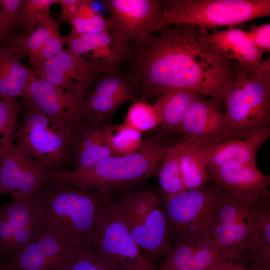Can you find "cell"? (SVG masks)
Wrapping results in <instances>:
<instances>
[{
  "label": "cell",
  "mask_w": 270,
  "mask_h": 270,
  "mask_svg": "<svg viewBox=\"0 0 270 270\" xmlns=\"http://www.w3.org/2000/svg\"><path fill=\"white\" fill-rule=\"evenodd\" d=\"M64 43L68 49L83 56L91 52L92 60L100 62L104 73L108 74L121 70L130 52V44L116 43L110 32L77 34L70 32L62 36Z\"/></svg>",
  "instance_id": "cell-19"
},
{
  "label": "cell",
  "mask_w": 270,
  "mask_h": 270,
  "mask_svg": "<svg viewBox=\"0 0 270 270\" xmlns=\"http://www.w3.org/2000/svg\"><path fill=\"white\" fill-rule=\"evenodd\" d=\"M156 176L165 196H170L186 190L178 162V150L175 144L159 165Z\"/></svg>",
  "instance_id": "cell-29"
},
{
  "label": "cell",
  "mask_w": 270,
  "mask_h": 270,
  "mask_svg": "<svg viewBox=\"0 0 270 270\" xmlns=\"http://www.w3.org/2000/svg\"><path fill=\"white\" fill-rule=\"evenodd\" d=\"M270 136V128L244 139L230 138L214 144L198 146L207 168L238 163L256 166V156L261 146Z\"/></svg>",
  "instance_id": "cell-20"
},
{
  "label": "cell",
  "mask_w": 270,
  "mask_h": 270,
  "mask_svg": "<svg viewBox=\"0 0 270 270\" xmlns=\"http://www.w3.org/2000/svg\"><path fill=\"white\" fill-rule=\"evenodd\" d=\"M52 170L14 146L0 154V195L36 193L53 180Z\"/></svg>",
  "instance_id": "cell-16"
},
{
  "label": "cell",
  "mask_w": 270,
  "mask_h": 270,
  "mask_svg": "<svg viewBox=\"0 0 270 270\" xmlns=\"http://www.w3.org/2000/svg\"><path fill=\"white\" fill-rule=\"evenodd\" d=\"M102 126L80 122L72 129L74 140L71 164L73 170L88 169L114 156L104 140Z\"/></svg>",
  "instance_id": "cell-22"
},
{
  "label": "cell",
  "mask_w": 270,
  "mask_h": 270,
  "mask_svg": "<svg viewBox=\"0 0 270 270\" xmlns=\"http://www.w3.org/2000/svg\"><path fill=\"white\" fill-rule=\"evenodd\" d=\"M163 12L152 34L176 24L196 26L201 33L270 16V0H160Z\"/></svg>",
  "instance_id": "cell-6"
},
{
  "label": "cell",
  "mask_w": 270,
  "mask_h": 270,
  "mask_svg": "<svg viewBox=\"0 0 270 270\" xmlns=\"http://www.w3.org/2000/svg\"><path fill=\"white\" fill-rule=\"evenodd\" d=\"M64 40L59 30L54 32L45 44L29 59L32 68L39 67L62 52Z\"/></svg>",
  "instance_id": "cell-36"
},
{
  "label": "cell",
  "mask_w": 270,
  "mask_h": 270,
  "mask_svg": "<svg viewBox=\"0 0 270 270\" xmlns=\"http://www.w3.org/2000/svg\"><path fill=\"white\" fill-rule=\"evenodd\" d=\"M93 92L83 101L80 122L106 125L122 105L140 99L131 79L122 70L103 74L96 79Z\"/></svg>",
  "instance_id": "cell-12"
},
{
  "label": "cell",
  "mask_w": 270,
  "mask_h": 270,
  "mask_svg": "<svg viewBox=\"0 0 270 270\" xmlns=\"http://www.w3.org/2000/svg\"><path fill=\"white\" fill-rule=\"evenodd\" d=\"M196 244H177L165 256L158 270H178L190 263L196 248Z\"/></svg>",
  "instance_id": "cell-35"
},
{
  "label": "cell",
  "mask_w": 270,
  "mask_h": 270,
  "mask_svg": "<svg viewBox=\"0 0 270 270\" xmlns=\"http://www.w3.org/2000/svg\"><path fill=\"white\" fill-rule=\"evenodd\" d=\"M248 34L256 46L265 52L270 51V24H254L248 28Z\"/></svg>",
  "instance_id": "cell-39"
},
{
  "label": "cell",
  "mask_w": 270,
  "mask_h": 270,
  "mask_svg": "<svg viewBox=\"0 0 270 270\" xmlns=\"http://www.w3.org/2000/svg\"><path fill=\"white\" fill-rule=\"evenodd\" d=\"M58 0H22L16 22V26H21L26 36H30L35 30L39 16L50 12L51 6L58 3Z\"/></svg>",
  "instance_id": "cell-34"
},
{
  "label": "cell",
  "mask_w": 270,
  "mask_h": 270,
  "mask_svg": "<svg viewBox=\"0 0 270 270\" xmlns=\"http://www.w3.org/2000/svg\"><path fill=\"white\" fill-rule=\"evenodd\" d=\"M235 78L222 103L231 138H248L270 128V58L247 69L234 61Z\"/></svg>",
  "instance_id": "cell-4"
},
{
  "label": "cell",
  "mask_w": 270,
  "mask_h": 270,
  "mask_svg": "<svg viewBox=\"0 0 270 270\" xmlns=\"http://www.w3.org/2000/svg\"><path fill=\"white\" fill-rule=\"evenodd\" d=\"M195 245L191 270H225L230 264L213 239L201 240Z\"/></svg>",
  "instance_id": "cell-31"
},
{
  "label": "cell",
  "mask_w": 270,
  "mask_h": 270,
  "mask_svg": "<svg viewBox=\"0 0 270 270\" xmlns=\"http://www.w3.org/2000/svg\"><path fill=\"white\" fill-rule=\"evenodd\" d=\"M84 248L74 246L47 229L38 238L4 258L12 270H68Z\"/></svg>",
  "instance_id": "cell-11"
},
{
  "label": "cell",
  "mask_w": 270,
  "mask_h": 270,
  "mask_svg": "<svg viewBox=\"0 0 270 270\" xmlns=\"http://www.w3.org/2000/svg\"><path fill=\"white\" fill-rule=\"evenodd\" d=\"M116 191H83L53 179L37 192L45 215L46 228L72 246H90L97 218Z\"/></svg>",
  "instance_id": "cell-3"
},
{
  "label": "cell",
  "mask_w": 270,
  "mask_h": 270,
  "mask_svg": "<svg viewBox=\"0 0 270 270\" xmlns=\"http://www.w3.org/2000/svg\"><path fill=\"white\" fill-rule=\"evenodd\" d=\"M10 196V202L1 206L16 252L38 238L46 230V224L37 192L26 194L14 192Z\"/></svg>",
  "instance_id": "cell-18"
},
{
  "label": "cell",
  "mask_w": 270,
  "mask_h": 270,
  "mask_svg": "<svg viewBox=\"0 0 270 270\" xmlns=\"http://www.w3.org/2000/svg\"><path fill=\"white\" fill-rule=\"evenodd\" d=\"M131 44L121 69L147 101L176 89L194 91L222 103L235 78L234 61L206 40L196 26H166Z\"/></svg>",
  "instance_id": "cell-1"
},
{
  "label": "cell",
  "mask_w": 270,
  "mask_h": 270,
  "mask_svg": "<svg viewBox=\"0 0 270 270\" xmlns=\"http://www.w3.org/2000/svg\"></svg>",
  "instance_id": "cell-44"
},
{
  "label": "cell",
  "mask_w": 270,
  "mask_h": 270,
  "mask_svg": "<svg viewBox=\"0 0 270 270\" xmlns=\"http://www.w3.org/2000/svg\"><path fill=\"white\" fill-rule=\"evenodd\" d=\"M23 98L24 102L48 116L66 124L71 128L81 122L84 98L66 91L45 80L34 76Z\"/></svg>",
  "instance_id": "cell-17"
},
{
  "label": "cell",
  "mask_w": 270,
  "mask_h": 270,
  "mask_svg": "<svg viewBox=\"0 0 270 270\" xmlns=\"http://www.w3.org/2000/svg\"><path fill=\"white\" fill-rule=\"evenodd\" d=\"M92 0H84L68 22L72 26L70 32L77 34L110 32L108 18L97 14L92 9Z\"/></svg>",
  "instance_id": "cell-32"
},
{
  "label": "cell",
  "mask_w": 270,
  "mask_h": 270,
  "mask_svg": "<svg viewBox=\"0 0 270 270\" xmlns=\"http://www.w3.org/2000/svg\"><path fill=\"white\" fill-rule=\"evenodd\" d=\"M119 192L112 204L142 252L157 268L159 260L172 248L161 199L150 192Z\"/></svg>",
  "instance_id": "cell-7"
},
{
  "label": "cell",
  "mask_w": 270,
  "mask_h": 270,
  "mask_svg": "<svg viewBox=\"0 0 270 270\" xmlns=\"http://www.w3.org/2000/svg\"><path fill=\"white\" fill-rule=\"evenodd\" d=\"M110 34L118 44H134L148 38L162 16L160 0H104Z\"/></svg>",
  "instance_id": "cell-10"
},
{
  "label": "cell",
  "mask_w": 270,
  "mask_h": 270,
  "mask_svg": "<svg viewBox=\"0 0 270 270\" xmlns=\"http://www.w3.org/2000/svg\"><path fill=\"white\" fill-rule=\"evenodd\" d=\"M84 0H58V4L60 5L62 13L58 22L67 21L76 12Z\"/></svg>",
  "instance_id": "cell-40"
},
{
  "label": "cell",
  "mask_w": 270,
  "mask_h": 270,
  "mask_svg": "<svg viewBox=\"0 0 270 270\" xmlns=\"http://www.w3.org/2000/svg\"><path fill=\"white\" fill-rule=\"evenodd\" d=\"M68 270H106L90 246L84 248Z\"/></svg>",
  "instance_id": "cell-38"
},
{
  "label": "cell",
  "mask_w": 270,
  "mask_h": 270,
  "mask_svg": "<svg viewBox=\"0 0 270 270\" xmlns=\"http://www.w3.org/2000/svg\"><path fill=\"white\" fill-rule=\"evenodd\" d=\"M58 30V22L52 18L50 12H44L39 16L36 26L30 36H14L8 40L7 46L20 60L24 58H29Z\"/></svg>",
  "instance_id": "cell-26"
},
{
  "label": "cell",
  "mask_w": 270,
  "mask_h": 270,
  "mask_svg": "<svg viewBox=\"0 0 270 270\" xmlns=\"http://www.w3.org/2000/svg\"><path fill=\"white\" fill-rule=\"evenodd\" d=\"M176 144L178 150L179 164L186 190L198 188L209 181L200 148L180 140Z\"/></svg>",
  "instance_id": "cell-27"
},
{
  "label": "cell",
  "mask_w": 270,
  "mask_h": 270,
  "mask_svg": "<svg viewBox=\"0 0 270 270\" xmlns=\"http://www.w3.org/2000/svg\"><path fill=\"white\" fill-rule=\"evenodd\" d=\"M225 270H262L258 268H246L240 264H232L230 263Z\"/></svg>",
  "instance_id": "cell-41"
},
{
  "label": "cell",
  "mask_w": 270,
  "mask_h": 270,
  "mask_svg": "<svg viewBox=\"0 0 270 270\" xmlns=\"http://www.w3.org/2000/svg\"><path fill=\"white\" fill-rule=\"evenodd\" d=\"M22 2V0H0V18L8 32L16 26Z\"/></svg>",
  "instance_id": "cell-37"
},
{
  "label": "cell",
  "mask_w": 270,
  "mask_h": 270,
  "mask_svg": "<svg viewBox=\"0 0 270 270\" xmlns=\"http://www.w3.org/2000/svg\"><path fill=\"white\" fill-rule=\"evenodd\" d=\"M23 106L16 149L50 170H66L72 164L74 145L70 127L28 104L23 102Z\"/></svg>",
  "instance_id": "cell-8"
},
{
  "label": "cell",
  "mask_w": 270,
  "mask_h": 270,
  "mask_svg": "<svg viewBox=\"0 0 270 270\" xmlns=\"http://www.w3.org/2000/svg\"><path fill=\"white\" fill-rule=\"evenodd\" d=\"M34 76L7 46H0V99L23 97Z\"/></svg>",
  "instance_id": "cell-24"
},
{
  "label": "cell",
  "mask_w": 270,
  "mask_h": 270,
  "mask_svg": "<svg viewBox=\"0 0 270 270\" xmlns=\"http://www.w3.org/2000/svg\"><path fill=\"white\" fill-rule=\"evenodd\" d=\"M112 200L97 218L92 236L90 246L99 260L106 270H158L140 250Z\"/></svg>",
  "instance_id": "cell-9"
},
{
  "label": "cell",
  "mask_w": 270,
  "mask_h": 270,
  "mask_svg": "<svg viewBox=\"0 0 270 270\" xmlns=\"http://www.w3.org/2000/svg\"><path fill=\"white\" fill-rule=\"evenodd\" d=\"M32 70L36 77L83 98L88 86L104 73L100 62L86 59L68 48Z\"/></svg>",
  "instance_id": "cell-14"
},
{
  "label": "cell",
  "mask_w": 270,
  "mask_h": 270,
  "mask_svg": "<svg viewBox=\"0 0 270 270\" xmlns=\"http://www.w3.org/2000/svg\"><path fill=\"white\" fill-rule=\"evenodd\" d=\"M104 140L114 156H122L137 151L142 146V133L124 122L119 125H104Z\"/></svg>",
  "instance_id": "cell-28"
},
{
  "label": "cell",
  "mask_w": 270,
  "mask_h": 270,
  "mask_svg": "<svg viewBox=\"0 0 270 270\" xmlns=\"http://www.w3.org/2000/svg\"><path fill=\"white\" fill-rule=\"evenodd\" d=\"M200 95L191 90L176 89L156 96L153 104L160 118V130L166 134H177L186 110Z\"/></svg>",
  "instance_id": "cell-25"
},
{
  "label": "cell",
  "mask_w": 270,
  "mask_h": 270,
  "mask_svg": "<svg viewBox=\"0 0 270 270\" xmlns=\"http://www.w3.org/2000/svg\"><path fill=\"white\" fill-rule=\"evenodd\" d=\"M206 170L210 180L243 202L254 204L270 198V176L256 166L231 163Z\"/></svg>",
  "instance_id": "cell-15"
},
{
  "label": "cell",
  "mask_w": 270,
  "mask_h": 270,
  "mask_svg": "<svg viewBox=\"0 0 270 270\" xmlns=\"http://www.w3.org/2000/svg\"><path fill=\"white\" fill-rule=\"evenodd\" d=\"M21 112L17 98L0 99V154L15 146Z\"/></svg>",
  "instance_id": "cell-30"
},
{
  "label": "cell",
  "mask_w": 270,
  "mask_h": 270,
  "mask_svg": "<svg viewBox=\"0 0 270 270\" xmlns=\"http://www.w3.org/2000/svg\"><path fill=\"white\" fill-rule=\"evenodd\" d=\"M0 270H12L10 268L6 267H0Z\"/></svg>",
  "instance_id": "cell-43"
},
{
  "label": "cell",
  "mask_w": 270,
  "mask_h": 270,
  "mask_svg": "<svg viewBox=\"0 0 270 270\" xmlns=\"http://www.w3.org/2000/svg\"><path fill=\"white\" fill-rule=\"evenodd\" d=\"M222 102L200 95L186 110L177 134L187 144L206 146L231 138Z\"/></svg>",
  "instance_id": "cell-13"
},
{
  "label": "cell",
  "mask_w": 270,
  "mask_h": 270,
  "mask_svg": "<svg viewBox=\"0 0 270 270\" xmlns=\"http://www.w3.org/2000/svg\"><path fill=\"white\" fill-rule=\"evenodd\" d=\"M158 128L148 132L136 152L112 156L82 170H52L53 178L82 190L120 191L133 188L156 176L158 168L172 144Z\"/></svg>",
  "instance_id": "cell-2"
},
{
  "label": "cell",
  "mask_w": 270,
  "mask_h": 270,
  "mask_svg": "<svg viewBox=\"0 0 270 270\" xmlns=\"http://www.w3.org/2000/svg\"><path fill=\"white\" fill-rule=\"evenodd\" d=\"M246 214L255 268L270 270V198L248 205Z\"/></svg>",
  "instance_id": "cell-23"
},
{
  "label": "cell",
  "mask_w": 270,
  "mask_h": 270,
  "mask_svg": "<svg viewBox=\"0 0 270 270\" xmlns=\"http://www.w3.org/2000/svg\"><path fill=\"white\" fill-rule=\"evenodd\" d=\"M204 36L225 58L247 69L257 68L266 53L256 46L247 31L234 27L221 30H214Z\"/></svg>",
  "instance_id": "cell-21"
},
{
  "label": "cell",
  "mask_w": 270,
  "mask_h": 270,
  "mask_svg": "<svg viewBox=\"0 0 270 270\" xmlns=\"http://www.w3.org/2000/svg\"><path fill=\"white\" fill-rule=\"evenodd\" d=\"M227 192L210 180L161 200L172 246L212 238Z\"/></svg>",
  "instance_id": "cell-5"
},
{
  "label": "cell",
  "mask_w": 270,
  "mask_h": 270,
  "mask_svg": "<svg viewBox=\"0 0 270 270\" xmlns=\"http://www.w3.org/2000/svg\"><path fill=\"white\" fill-rule=\"evenodd\" d=\"M8 32L2 24L0 18V46L2 45V42L6 39V34Z\"/></svg>",
  "instance_id": "cell-42"
},
{
  "label": "cell",
  "mask_w": 270,
  "mask_h": 270,
  "mask_svg": "<svg viewBox=\"0 0 270 270\" xmlns=\"http://www.w3.org/2000/svg\"><path fill=\"white\" fill-rule=\"evenodd\" d=\"M124 122L142 133L158 128L160 120L153 104L138 99L132 102L128 109Z\"/></svg>",
  "instance_id": "cell-33"
}]
</instances>
